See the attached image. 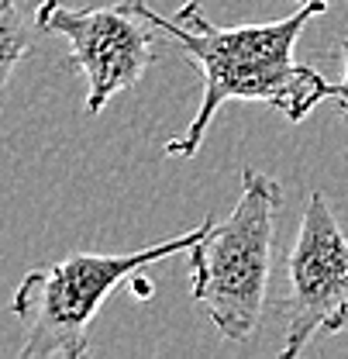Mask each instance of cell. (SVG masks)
Masks as SVG:
<instances>
[{
  "mask_svg": "<svg viewBox=\"0 0 348 359\" xmlns=\"http://www.w3.org/2000/svg\"><path fill=\"white\" fill-rule=\"evenodd\" d=\"M39 21L28 18L25 0H0V100L14 80V69L28 59Z\"/></svg>",
  "mask_w": 348,
  "mask_h": 359,
  "instance_id": "cell-6",
  "label": "cell"
},
{
  "mask_svg": "<svg viewBox=\"0 0 348 359\" xmlns=\"http://www.w3.org/2000/svg\"><path fill=\"white\" fill-rule=\"evenodd\" d=\"M211 228V218L162 238L155 245H145L128 256L114 252H73L62 263H48L18 283L11 297V314L21 318L25 325V342H21V359H80L90 353V325L104 301L121 287L125 280H134L138 273L166 256L190 252L204 231Z\"/></svg>",
  "mask_w": 348,
  "mask_h": 359,
  "instance_id": "cell-3",
  "label": "cell"
},
{
  "mask_svg": "<svg viewBox=\"0 0 348 359\" xmlns=\"http://www.w3.org/2000/svg\"><path fill=\"white\" fill-rule=\"evenodd\" d=\"M338 59H342V76H338V83H331V100L348 118V35L338 39Z\"/></svg>",
  "mask_w": 348,
  "mask_h": 359,
  "instance_id": "cell-7",
  "label": "cell"
},
{
  "mask_svg": "<svg viewBox=\"0 0 348 359\" xmlns=\"http://www.w3.org/2000/svg\"><path fill=\"white\" fill-rule=\"evenodd\" d=\"M328 7L331 0H310L300 4L290 18L265 25H235V28L214 25L197 0H186L173 18L152 11V21L159 25L162 39L179 45L186 62H193L204 76L200 107L190 128L166 142V156L169 159L197 156L214 114L228 100L265 104L272 111H283L293 125L304 121L321 100H331V83L314 66H300L293 59V48L307 21L324 14Z\"/></svg>",
  "mask_w": 348,
  "mask_h": 359,
  "instance_id": "cell-1",
  "label": "cell"
},
{
  "mask_svg": "<svg viewBox=\"0 0 348 359\" xmlns=\"http://www.w3.org/2000/svg\"><path fill=\"white\" fill-rule=\"evenodd\" d=\"M293 4H310V0H293ZM331 4H335V0H331Z\"/></svg>",
  "mask_w": 348,
  "mask_h": 359,
  "instance_id": "cell-8",
  "label": "cell"
},
{
  "mask_svg": "<svg viewBox=\"0 0 348 359\" xmlns=\"http://www.w3.org/2000/svg\"><path fill=\"white\" fill-rule=\"evenodd\" d=\"M286 339L279 356H300L317 335H338L348 325V238L324 194H310L290 249Z\"/></svg>",
  "mask_w": 348,
  "mask_h": 359,
  "instance_id": "cell-5",
  "label": "cell"
},
{
  "mask_svg": "<svg viewBox=\"0 0 348 359\" xmlns=\"http://www.w3.org/2000/svg\"><path fill=\"white\" fill-rule=\"evenodd\" d=\"M35 21L39 32L69 42L66 66L87 83V114H100L118 93L134 87L155 62V42L162 39L145 0H118L107 7L42 0Z\"/></svg>",
  "mask_w": 348,
  "mask_h": 359,
  "instance_id": "cell-4",
  "label": "cell"
},
{
  "mask_svg": "<svg viewBox=\"0 0 348 359\" xmlns=\"http://www.w3.org/2000/svg\"><path fill=\"white\" fill-rule=\"evenodd\" d=\"M283 187L252 166L242 170V197L224 222L211 218L190 256V297L228 342H249L265 308L276 211Z\"/></svg>",
  "mask_w": 348,
  "mask_h": 359,
  "instance_id": "cell-2",
  "label": "cell"
}]
</instances>
